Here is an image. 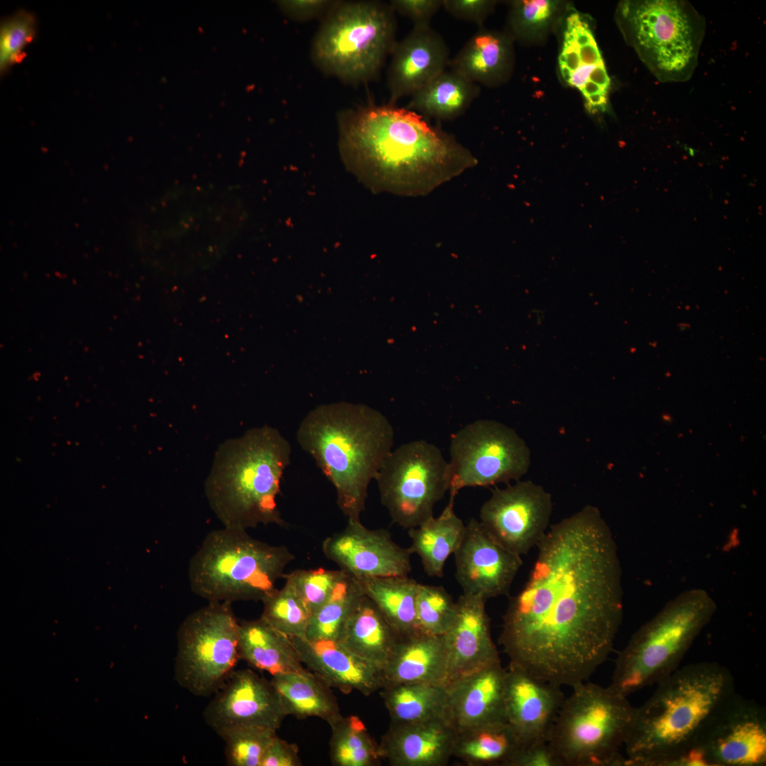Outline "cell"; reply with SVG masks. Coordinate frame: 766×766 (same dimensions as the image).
Returning a JSON list of instances; mask_svg holds the SVG:
<instances>
[{
    "mask_svg": "<svg viewBox=\"0 0 766 766\" xmlns=\"http://www.w3.org/2000/svg\"><path fill=\"white\" fill-rule=\"evenodd\" d=\"M537 548L503 616L499 643L510 665L572 687L606 660L621 623L616 545L599 510L587 505L550 526Z\"/></svg>",
    "mask_w": 766,
    "mask_h": 766,
    "instance_id": "1",
    "label": "cell"
},
{
    "mask_svg": "<svg viewBox=\"0 0 766 766\" xmlns=\"http://www.w3.org/2000/svg\"><path fill=\"white\" fill-rule=\"evenodd\" d=\"M340 118L345 155L379 186L396 192L427 194L477 162L452 135L406 107L367 105Z\"/></svg>",
    "mask_w": 766,
    "mask_h": 766,
    "instance_id": "2",
    "label": "cell"
},
{
    "mask_svg": "<svg viewBox=\"0 0 766 766\" xmlns=\"http://www.w3.org/2000/svg\"><path fill=\"white\" fill-rule=\"evenodd\" d=\"M635 708L624 742L625 765H686L710 718L735 693L729 670L716 662L678 667Z\"/></svg>",
    "mask_w": 766,
    "mask_h": 766,
    "instance_id": "3",
    "label": "cell"
},
{
    "mask_svg": "<svg viewBox=\"0 0 766 766\" xmlns=\"http://www.w3.org/2000/svg\"><path fill=\"white\" fill-rule=\"evenodd\" d=\"M296 439L334 487L347 520H360L369 485L393 449L388 418L362 404H321L301 420Z\"/></svg>",
    "mask_w": 766,
    "mask_h": 766,
    "instance_id": "4",
    "label": "cell"
},
{
    "mask_svg": "<svg viewBox=\"0 0 766 766\" xmlns=\"http://www.w3.org/2000/svg\"><path fill=\"white\" fill-rule=\"evenodd\" d=\"M291 453L289 442L267 425L220 445L204 491L223 527L247 531L261 524L286 525L277 497Z\"/></svg>",
    "mask_w": 766,
    "mask_h": 766,
    "instance_id": "5",
    "label": "cell"
},
{
    "mask_svg": "<svg viewBox=\"0 0 766 766\" xmlns=\"http://www.w3.org/2000/svg\"><path fill=\"white\" fill-rule=\"evenodd\" d=\"M146 236L173 274L209 268L226 253L244 220V210L231 190L214 185H177L157 201Z\"/></svg>",
    "mask_w": 766,
    "mask_h": 766,
    "instance_id": "6",
    "label": "cell"
},
{
    "mask_svg": "<svg viewBox=\"0 0 766 766\" xmlns=\"http://www.w3.org/2000/svg\"><path fill=\"white\" fill-rule=\"evenodd\" d=\"M294 558L287 546L262 542L247 531L213 530L190 559V589L209 602L262 601Z\"/></svg>",
    "mask_w": 766,
    "mask_h": 766,
    "instance_id": "7",
    "label": "cell"
},
{
    "mask_svg": "<svg viewBox=\"0 0 766 766\" xmlns=\"http://www.w3.org/2000/svg\"><path fill=\"white\" fill-rule=\"evenodd\" d=\"M716 606L704 591L685 592L635 631L619 652L610 687L628 696L679 667Z\"/></svg>",
    "mask_w": 766,
    "mask_h": 766,
    "instance_id": "8",
    "label": "cell"
},
{
    "mask_svg": "<svg viewBox=\"0 0 766 766\" xmlns=\"http://www.w3.org/2000/svg\"><path fill=\"white\" fill-rule=\"evenodd\" d=\"M550 730L548 743L563 766H622L620 753L635 707L610 686L583 682L572 687Z\"/></svg>",
    "mask_w": 766,
    "mask_h": 766,
    "instance_id": "9",
    "label": "cell"
},
{
    "mask_svg": "<svg viewBox=\"0 0 766 766\" xmlns=\"http://www.w3.org/2000/svg\"><path fill=\"white\" fill-rule=\"evenodd\" d=\"M390 6L375 1L336 3L328 13L311 48L323 72L345 82L374 79L396 44Z\"/></svg>",
    "mask_w": 766,
    "mask_h": 766,
    "instance_id": "10",
    "label": "cell"
},
{
    "mask_svg": "<svg viewBox=\"0 0 766 766\" xmlns=\"http://www.w3.org/2000/svg\"><path fill=\"white\" fill-rule=\"evenodd\" d=\"M625 36L661 82L692 76L704 39V17L687 1H626L618 8Z\"/></svg>",
    "mask_w": 766,
    "mask_h": 766,
    "instance_id": "11",
    "label": "cell"
},
{
    "mask_svg": "<svg viewBox=\"0 0 766 766\" xmlns=\"http://www.w3.org/2000/svg\"><path fill=\"white\" fill-rule=\"evenodd\" d=\"M231 602H209L194 611L177 631L174 677L198 696L216 692L238 662L239 623Z\"/></svg>",
    "mask_w": 766,
    "mask_h": 766,
    "instance_id": "12",
    "label": "cell"
},
{
    "mask_svg": "<svg viewBox=\"0 0 766 766\" xmlns=\"http://www.w3.org/2000/svg\"><path fill=\"white\" fill-rule=\"evenodd\" d=\"M375 480L393 522L409 530L433 516L449 492V463L435 445L412 440L392 449Z\"/></svg>",
    "mask_w": 766,
    "mask_h": 766,
    "instance_id": "13",
    "label": "cell"
},
{
    "mask_svg": "<svg viewBox=\"0 0 766 766\" xmlns=\"http://www.w3.org/2000/svg\"><path fill=\"white\" fill-rule=\"evenodd\" d=\"M448 461L450 496L465 487L518 481L529 470L531 451L511 428L492 419H479L455 433Z\"/></svg>",
    "mask_w": 766,
    "mask_h": 766,
    "instance_id": "14",
    "label": "cell"
},
{
    "mask_svg": "<svg viewBox=\"0 0 766 766\" xmlns=\"http://www.w3.org/2000/svg\"><path fill=\"white\" fill-rule=\"evenodd\" d=\"M687 758L688 765H765V709L733 693L710 718Z\"/></svg>",
    "mask_w": 766,
    "mask_h": 766,
    "instance_id": "15",
    "label": "cell"
},
{
    "mask_svg": "<svg viewBox=\"0 0 766 766\" xmlns=\"http://www.w3.org/2000/svg\"><path fill=\"white\" fill-rule=\"evenodd\" d=\"M553 511L551 494L531 480L495 489L482 504L479 521L503 546L521 556L546 533Z\"/></svg>",
    "mask_w": 766,
    "mask_h": 766,
    "instance_id": "16",
    "label": "cell"
},
{
    "mask_svg": "<svg viewBox=\"0 0 766 766\" xmlns=\"http://www.w3.org/2000/svg\"><path fill=\"white\" fill-rule=\"evenodd\" d=\"M216 693L204 717L219 736L244 728L277 731L287 716L271 680L250 669L234 670Z\"/></svg>",
    "mask_w": 766,
    "mask_h": 766,
    "instance_id": "17",
    "label": "cell"
},
{
    "mask_svg": "<svg viewBox=\"0 0 766 766\" xmlns=\"http://www.w3.org/2000/svg\"><path fill=\"white\" fill-rule=\"evenodd\" d=\"M325 556L356 578L408 575L409 548L398 545L385 529H370L360 520H347L345 527L323 542Z\"/></svg>",
    "mask_w": 766,
    "mask_h": 766,
    "instance_id": "18",
    "label": "cell"
},
{
    "mask_svg": "<svg viewBox=\"0 0 766 766\" xmlns=\"http://www.w3.org/2000/svg\"><path fill=\"white\" fill-rule=\"evenodd\" d=\"M454 555L462 593L486 601L508 592L523 563L521 556L499 543L474 518L465 525Z\"/></svg>",
    "mask_w": 766,
    "mask_h": 766,
    "instance_id": "19",
    "label": "cell"
},
{
    "mask_svg": "<svg viewBox=\"0 0 766 766\" xmlns=\"http://www.w3.org/2000/svg\"><path fill=\"white\" fill-rule=\"evenodd\" d=\"M565 696L561 686L509 664L506 670L504 718L521 745L548 741Z\"/></svg>",
    "mask_w": 766,
    "mask_h": 766,
    "instance_id": "20",
    "label": "cell"
},
{
    "mask_svg": "<svg viewBox=\"0 0 766 766\" xmlns=\"http://www.w3.org/2000/svg\"><path fill=\"white\" fill-rule=\"evenodd\" d=\"M558 64L565 82L582 94L587 109L605 111L610 78L592 30L578 13L566 19Z\"/></svg>",
    "mask_w": 766,
    "mask_h": 766,
    "instance_id": "21",
    "label": "cell"
},
{
    "mask_svg": "<svg viewBox=\"0 0 766 766\" xmlns=\"http://www.w3.org/2000/svg\"><path fill=\"white\" fill-rule=\"evenodd\" d=\"M388 72L389 104L412 96L450 64V51L443 38L430 25L413 26L396 43Z\"/></svg>",
    "mask_w": 766,
    "mask_h": 766,
    "instance_id": "22",
    "label": "cell"
},
{
    "mask_svg": "<svg viewBox=\"0 0 766 766\" xmlns=\"http://www.w3.org/2000/svg\"><path fill=\"white\" fill-rule=\"evenodd\" d=\"M506 676L499 661L448 683L446 715L457 733L505 721Z\"/></svg>",
    "mask_w": 766,
    "mask_h": 766,
    "instance_id": "23",
    "label": "cell"
},
{
    "mask_svg": "<svg viewBox=\"0 0 766 766\" xmlns=\"http://www.w3.org/2000/svg\"><path fill=\"white\" fill-rule=\"evenodd\" d=\"M486 601L465 593L456 601L455 618L443 635L449 657V682L501 661L491 635Z\"/></svg>",
    "mask_w": 766,
    "mask_h": 766,
    "instance_id": "24",
    "label": "cell"
},
{
    "mask_svg": "<svg viewBox=\"0 0 766 766\" xmlns=\"http://www.w3.org/2000/svg\"><path fill=\"white\" fill-rule=\"evenodd\" d=\"M291 639L303 665L331 688L345 694L357 691L369 696L384 686L382 670L340 642Z\"/></svg>",
    "mask_w": 766,
    "mask_h": 766,
    "instance_id": "25",
    "label": "cell"
},
{
    "mask_svg": "<svg viewBox=\"0 0 766 766\" xmlns=\"http://www.w3.org/2000/svg\"><path fill=\"white\" fill-rule=\"evenodd\" d=\"M456 736L447 717L391 723L379 744L382 759L392 766H444L453 757Z\"/></svg>",
    "mask_w": 766,
    "mask_h": 766,
    "instance_id": "26",
    "label": "cell"
},
{
    "mask_svg": "<svg viewBox=\"0 0 766 766\" xmlns=\"http://www.w3.org/2000/svg\"><path fill=\"white\" fill-rule=\"evenodd\" d=\"M382 673L384 684L425 682L447 686L449 657L442 636L416 631L400 636Z\"/></svg>",
    "mask_w": 766,
    "mask_h": 766,
    "instance_id": "27",
    "label": "cell"
},
{
    "mask_svg": "<svg viewBox=\"0 0 766 766\" xmlns=\"http://www.w3.org/2000/svg\"><path fill=\"white\" fill-rule=\"evenodd\" d=\"M240 659L272 676L306 670L290 638L262 618L239 623Z\"/></svg>",
    "mask_w": 766,
    "mask_h": 766,
    "instance_id": "28",
    "label": "cell"
},
{
    "mask_svg": "<svg viewBox=\"0 0 766 766\" xmlns=\"http://www.w3.org/2000/svg\"><path fill=\"white\" fill-rule=\"evenodd\" d=\"M455 498L450 496L439 516L408 530L409 548L419 557L425 572L431 577H443L447 560L454 555L464 536L465 524L455 511Z\"/></svg>",
    "mask_w": 766,
    "mask_h": 766,
    "instance_id": "29",
    "label": "cell"
},
{
    "mask_svg": "<svg viewBox=\"0 0 766 766\" xmlns=\"http://www.w3.org/2000/svg\"><path fill=\"white\" fill-rule=\"evenodd\" d=\"M399 637L377 606L365 595L338 641L382 670Z\"/></svg>",
    "mask_w": 766,
    "mask_h": 766,
    "instance_id": "30",
    "label": "cell"
},
{
    "mask_svg": "<svg viewBox=\"0 0 766 766\" xmlns=\"http://www.w3.org/2000/svg\"><path fill=\"white\" fill-rule=\"evenodd\" d=\"M510 43L506 35L481 30L450 61V69L475 84H496L506 77L511 67Z\"/></svg>",
    "mask_w": 766,
    "mask_h": 766,
    "instance_id": "31",
    "label": "cell"
},
{
    "mask_svg": "<svg viewBox=\"0 0 766 766\" xmlns=\"http://www.w3.org/2000/svg\"><path fill=\"white\" fill-rule=\"evenodd\" d=\"M287 715L317 717L328 724L341 716L331 687L308 669L272 676Z\"/></svg>",
    "mask_w": 766,
    "mask_h": 766,
    "instance_id": "32",
    "label": "cell"
},
{
    "mask_svg": "<svg viewBox=\"0 0 766 766\" xmlns=\"http://www.w3.org/2000/svg\"><path fill=\"white\" fill-rule=\"evenodd\" d=\"M380 690L392 723L409 724L447 717L445 685L425 682L389 683Z\"/></svg>",
    "mask_w": 766,
    "mask_h": 766,
    "instance_id": "33",
    "label": "cell"
},
{
    "mask_svg": "<svg viewBox=\"0 0 766 766\" xmlns=\"http://www.w3.org/2000/svg\"><path fill=\"white\" fill-rule=\"evenodd\" d=\"M478 94L477 84L445 70L415 92L406 108L424 117L450 120L464 113Z\"/></svg>",
    "mask_w": 766,
    "mask_h": 766,
    "instance_id": "34",
    "label": "cell"
},
{
    "mask_svg": "<svg viewBox=\"0 0 766 766\" xmlns=\"http://www.w3.org/2000/svg\"><path fill=\"white\" fill-rule=\"evenodd\" d=\"M363 593L400 636L417 630L416 600L419 583L408 575L357 578Z\"/></svg>",
    "mask_w": 766,
    "mask_h": 766,
    "instance_id": "35",
    "label": "cell"
},
{
    "mask_svg": "<svg viewBox=\"0 0 766 766\" xmlns=\"http://www.w3.org/2000/svg\"><path fill=\"white\" fill-rule=\"evenodd\" d=\"M521 745L505 721H496L457 733L453 757L470 766H509Z\"/></svg>",
    "mask_w": 766,
    "mask_h": 766,
    "instance_id": "36",
    "label": "cell"
},
{
    "mask_svg": "<svg viewBox=\"0 0 766 766\" xmlns=\"http://www.w3.org/2000/svg\"><path fill=\"white\" fill-rule=\"evenodd\" d=\"M364 596L359 580L346 573L329 598L312 614L305 638L338 641Z\"/></svg>",
    "mask_w": 766,
    "mask_h": 766,
    "instance_id": "37",
    "label": "cell"
},
{
    "mask_svg": "<svg viewBox=\"0 0 766 766\" xmlns=\"http://www.w3.org/2000/svg\"><path fill=\"white\" fill-rule=\"evenodd\" d=\"M331 728L330 757L335 766H374L382 759L379 745L357 716H339Z\"/></svg>",
    "mask_w": 766,
    "mask_h": 766,
    "instance_id": "38",
    "label": "cell"
},
{
    "mask_svg": "<svg viewBox=\"0 0 766 766\" xmlns=\"http://www.w3.org/2000/svg\"><path fill=\"white\" fill-rule=\"evenodd\" d=\"M261 616L272 628L290 638H305L311 612L292 585L287 580L262 601Z\"/></svg>",
    "mask_w": 766,
    "mask_h": 766,
    "instance_id": "39",
    "label": "cell"
},
{
    "mask_svg": "<svg viewBox=\"0 0 766 766\" xmlns=\"http://www.w3.org/2000/svg\"><path fill=\"white\" fill-rule=\"evenodd\" d=\"M457 604L443 587L419 583L416 600L417 630L442 636L455 618Z\"/></svg>",
    "mask_w": 766,
    "mask_h": 766,
    "instance_id": "40",
    "label": "cell"
},
{
    "mask_svg": "<svg viewBox=\"0 0 766 766\" xmlns=\"http://www.w3.org/2000/svg\"><path fill=\"white\" fill-rule=\"evenodd\" d=\"M37 21L31 12L21 9L4 17L0 24V72L4 75L26 56L25 49L34 40Z\"/></svg>",
    "mask_w": 766,
    "mask_h": 766,
    "instance_id": "41",
    "label": "cell"
},
{
    "mask_svg": "<svg viewBox=\"0 0 766 766\" xmlns=\"http://www.w3.org/2000/svg\"><path fill=\"white\" fill-rule=\"evenodd\" d=\"M277 731L261 728H244L228 732L221 737L226 743V762L231 766H260L263 755Z\"/></svg>",
    "mask_w": 766,
    "mask_h": 766,
    "instance_id": "42",
    "label": "cell"
},
{
    "mask_svg": "<svg viewBox=\"0 0 766 766\" xmlns=\"http://www.w3.org/2000/svg\"><path fill=\"white\" fill-rule=\"evenodd\" d=\"M345 575L340 569L316 568L296 570L284 577L292 585L312 615L329 598Z\"/></svg>",
    "mask_w": 766,
    "mask_h": 766,
    "instance_id": "43",
    "label": "cell"
},
{
    "mask_svg": "<svg viewBox=\"0 0 766 766\" xmlns=\"http://www.w3.org/2000/svg\"><path fill=\"white\" fill-rule=\"evenodd\" d=\"M556 1L550 0H524L513 4L510 27L518 36H523L546 24L552 16Z\"/></svg>",
    "mask_w": 766,
    "mask_h": 766,
    "instance_id": "44",
    "label": "cell"
},
{
    "mask_svg": "<svg viewBox=\"0 0 766 766\" xmlns=\"http://www.w3.org/2000/svg\"><path fill=\"white\" fill-rule=\"evenodd\" d=\"M509 766H563L559 756L548 741L521 745Z\"/></svg>",
    "mask_w": 766,
    "mask_h": 766,
    "instance_id": "45",
    "label": "cell"
},
{
    "mask_svg": "<svg viewBox=\"0 0 766 766\" xmlns=\"http://www.w3.org/2000/svg\"><path fill=\"white\" fill-rule=\"evenodd\" d=\"M393 11L410 18L413 26L430 25V21L443 6V0H394Z\"/></svg>",
    "mask_w": 766,
    "mask_h": 766,
    "instance_id": "46",
    "label": "cell"
},
{
    "mask_svg": "<svg viewBox=\"0 0 766 766\" xmlns=\"http://www.w3.org/2000/svg\"><path fill=\"white\" fill-rule=\"evenodd\" d=\"M493 2L485 0H443V7L454 17L481 24L492 8Z\"/></svg>",
    "mask_w": 766,
    "mask_h": 766,
    "instance_id": "47",
    "label": "cell"
},
{
    "mask_svg": "<svg viewBox=\"0 0 766 766\" xmlns=\"http://www.w3.org/2000/svg\"><path fill=\"white\" fill-rule=\"evenodd\" d=\"M299 750L295 744L276 736L267 748L260 766H301Z\"/></svg>",
    "mask_w": 766,
    "mask_h": 766,
    "instance_id": "48",
    "label": "cell"
},
{
    "mask_svg": "<svg viewBox=\"0 0 766 766\" xmlns=\"http://www.w3.org/2000/svg\"><path fill=\"white\" fill-rule=\"evenodd\" d=\"M336 4L327 0H287L279 1L280 9L296 20H308L328 13Z\"/></svg>",
    "mask_w": 766,
    "mask_h": 766,
    "instance_id": "49",
    "label": "cell"
}]
</instances>
